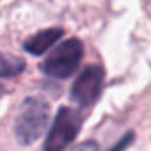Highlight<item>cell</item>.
Masks as SVG:
<instances>
[{"instance_id":"cell-1","label":"cell","mask_w":151,"mask_h":151,"mask_svg":"<svg viewBox=\"0 0 151 151\" xmlns=\"http://www.w3.org/2000/svg\"><path fill=\"white\" fill-rule=\"evenodd\" d=\"M47 121H49V104L40 97H27L21 102L14 121L16 139L23 146L35 142L46 132Z\"/></svg>"},{"instance_id":"cell-2","label":"cell","mask_w":151,"mask_h":151,"mask_svg":"<svg viewBox=\"0 0 151 151\" xmlns=\"http://www.w3.org/2000/svg\"><path fill=\"white\" fill-rule=\"evenodd\" d=\"M83 56H84L83 42L76 37H70L63 40L62 44H58L47 55V58L39 65V69L42 74L49 76V77L67 79L76 74V70L79 69L83 62Z\"/></svg>"},{"instance_id":"cell-3","label":"cell","mask_w":151,"mask_h":151,"mask_svg":"<svg viewBox=\"0 0 151 151\" xmlns=\"http://www.w3.org/2000/svg\"><path fill=\"white\" fill-rule=\"evenodd\" d=\"M83 116L72 107H60L47 132L42 151H63L79 134Z\"/></svg>"},{"instance_id":"cell-4","label":"cell","mask_w":151,"mask_h":151,"mask_svg":"<svg viewBox=\"0 0 151 151\" xmlns=\"http://www.w3.org/2000/svg\"><path fill=\"white\" fill-rule=\"evenodd\" d=\"M104 69L100 65H90L76 77V83L70 88V99L81 107L93 106L104 88Z\"/></svg>"},{"instance_id":"cell-5","label":"cell","mask_w":151,"mask_h":151,"mask_svg":"<svg viewBox=\"0 0 151 151\" xmlns=\"http://www.w3.org/2000/svg\"><path fill=\"white\" fill-rule=\"evenodd\" d=\"M63 34H65V32H63L62 28H58V27L40 30L37 34H34L32 37L27 39L25 44H23V47H25L27 53L35 55V56H40V55H44L51 46H55L56 40H60V39L63 37Z\"/></svg>"},{"instance_id":"cell-6","label":"cell","mask_w":151,"mask_h":151,"mask_svg":"<svg viewBox=\"0 0 151 151\" xmlns=\"http://www.w3.org/2000/svg\"><path fill=\"white\" fill-rule=\"evenodd\" d=\"M27 67V62L19 56L0 51V79H12L19 76Z\"/></svg>"},{"instance_id":"cell-7","label":"cell","mask_w":151,"mask_h":151,"mask_svg":"<svg viewBox=\"0 0 151 151\" xmlns=\"http://www.w3.org/2000/svg\"><path fill=\"white\" fill-rule=\"evenodd\" d=\"M72 151H99V144L95 141H86V142H81L79 146H76Z\"/></svg>"},{"instance_id":"cell-8","label":"cell","mask_w":151,"mask_h":151,"mask_svg":"<svg viewBox=\"0 0 151 151\" xmlns=\"http://www.w3.org/2000/svg\"><path fill=\"white\" fill-rule=\"evenodd\" d=\"M132 141H134V134H127V135L123 137V141H121L119 144H116L111 151H123L127 146H128V144H130V142H132Z\"/></svg>"},{"instance_id":"cell-9","label":"cell","mask_w":151,"mask_h":151,"mask_svg":"<svg viewBox=\"0 0 151 151\" xmlns=\"http://www.w3.org/2000/svg\"><path fill=\"white\" fill-rule=\"evenodd\" d=\"M148 2H150V5H151V0H148Z\"/></svg>"}]
</instances>
